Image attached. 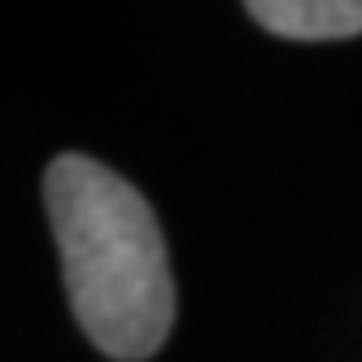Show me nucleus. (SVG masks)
<instances>
[{
  "label": "nucleus",
  "instance_id": "nucleus-1",
  "mask_svg": "<svg viewBox=\"0 0 362 362\" xmlns=\"http://www.w3.org/2000/svg\"><path fill=\"white\" fill-rule=\"evenodd\" d=\"M44 201L88 341L114 362L153 358L175 323V279L144 192L88 153H62L44 170Z\"/></svg>",
  "mask_w": 362,
  "mask_h": 362
},
{
  "label": "nucleus",
  "instance_id": "nucleus-2",
  "mask_svg": "<svg viewBox=\"0 0 362 362\" xmlns=\"http://www.w3.org/2000/svg\"><path fill=\"white\" fill-rule=\"evenodd\" d=\"M245 13L288 40H349L362 35V0H249Z\"/></svg>",
  "mask_w": 362,
  "mask_h": 362
}]
</instances>
